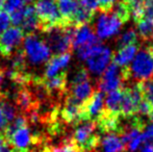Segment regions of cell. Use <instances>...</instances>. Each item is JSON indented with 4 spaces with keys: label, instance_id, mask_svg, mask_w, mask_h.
I'll list each match as a JSON object with an SVG mask.
<instances>
[{
    "label": "cell",
    "instance_id": "obj_37",
    "mask_svg": "<svg viewBox=\"0 0 153 152\" xmlns=\"http://www.w3.org/2000/svg\"><path fill=\"white\" fill-rule=\"evenodd\" d=\"M143 18L153 20V0H147V1H146Z\"/></svg>",
    "mask_w": 153,
    "mask_h": 152
},
{
    "label": "cell",
    "instance_id": "obj_43",
    "mask_svg": "<svg viewBox=\"0 0 153 152\" xmlns=\"http://www.w3.org/2000/svg\"><path fill=\"white\" fill-rule=\"evenodd\" d=\"M3 1L4 0H0V10L3 8Z\"/></svg>",
    "mask_w": 153,
    "mask_h": 152
},
{
    "label": "cell",
    "instance_id": "obj_45",
    "mask_svg": "<svg viewBox=\"0 0 153 152\" xmlns=\"http://www.w3.org/2000/svg\"><path fill=\"white\" fill-rule=\"evenodd\" d=\"M146 1H147V0H146Z\"/></svg>",
    "mask_w": 153,
    "mask_h": 152
},
{
    "label": "cell",
    "instance_id": "obj_34",
    "mask_svg": "<svg viewBox=\"0 0 153 152\" xmlns=\"http://www.w3.org/2000/svg\"><path fill=\"white\" fill-rule=\"evenodd\" d=\"M0 152H17L10 141L5 138L3 131H0Z\"/></svg>",
    "mask_w": 153,
    "mask_h": 152
},
{
    "label": "cell",
    "instance_id": "obj_9",
    "mask_svg": "<svg viewBox=\"0 0 153 152\" xmlns=\"http://www.w3.org/2000/svg\"><path fill=\"white\" fill-rule=\"evenodd\" d=\"M111 52L107 47L102 44L95 47L90 56L85 61L88 63L89 70L94 74H102L108 67V63L111 59Z\"/></svg>",
    "mask_w": 153,
    "mask_h": 152
},
{
    "label": "cell",
    "instance_id": "obj_33",
    "mask_svg": "<svg viewBox=\"0 0 153 152\" xmlns=\"http://www.w3.org/2000/svg\"><path fill=\"white\" fill-rule=\"evenodd\" d=\"M118 1H120V0H98V8L101 10V13H109L113 10L114 6L116 5Z\"/></svg>",
    "mask_w": 153,
    "mask_h": 152
},
{
    "label": "cell",
    "instance_id": "obj_17",
    "mask_svg": "<svg viewBox=\"0 0 153 152\" xmlns=\"http://www.w3.org/2000/svg\"><path fill=\"white\" fill-rule=\"evenodd\" d=\"M57 7L64 21V27H74L73 19L80 3L77 0H56Z\"/></svg>",
    "mask_w": 153,
    "mask_h": 152
},
{
    "label": "cell",
    "instance_id": "obj_5",
    "mask_svg": "<svg viewBox=\"0 0 153 152\" xmlns=\"http://www.w3.org/2000/svg\"><path fill=\"white\" fill-rule=\"evenodd\" d=\"M23 51L25 53L26 59H28L34 65L49 61L51 56V50L47 43L43 40H40L33 33L26 36L24 40Z\"/></svg>",
    "mask_w": 153,
    "mask_h": 152
},
{
    "label": "cell",
    "instance_id": "obj_44",
    "mask_svg": "<svg viewBox=\"0 0 153 152\" xmlns=\"http://www.w3.org/2000/svg\"><path fill=\"white\" fill-rule=\"evenodd\" d=\"M25 2H27V3H32V2H36V0H24Z\"/></svg>",
    "mask_w": 153,
    "mask_h": 152
},
{
    "label": "cell",
    "instance_id": "obj_40",
    "mask_svg": "<svg viewBox=\"0 0 153 152\" xmlns=\"http://www.w3.org/2000/svg\"><path fill=\"white\" fill-rule=\"evenodd\" d=\"M140 152H153V144H149V143L143 144V147Z\"/></svg>",
    "mask_w": 153,
    "mask_h": 152
},
{
    "label": "cell",
    "instance_id": "obj_16",
    "mask_svg": "<svg viewBox=\"0 0 153 152\" xmlns=\"http://www.w3.org/2000/svg\"><path fill=\"white\" fill-rule=\"evenodd\" d=\"M71 59V53H62V54H56L50 57L45 68L44 78H51L56 76L57 74L65 71V68L69 64Z\"/></svg>",
    "mask_w": 153,
    "mask_h": 152
},
{
    "label": "cell",
    "instance_id": "obj_41",
    "mask_svg": "<svg viewBox=\"0 0 153 152\" xmlns=\"http://www.w3.org/2000/svg\"><path fill=\"white\" fill-rule=\"evenodd\" d=\"M147 48V50L149 51L150 53H151V55L153 56V39L151 41H150V43H149V45H148V47H146Z\"/></svg>",
    "mask_w": 153,
    "mask_h": 152
},
{
    "label": "cell",
    "instance_id": "obj_10",
    "mask_svg": "<svg viewBox=\"0 0 153 152\" xmlns=\"http://www.w3.org/2000/svg\"><path fill=\"white\" fill-rule=\"evenodd\" d=\"M98 89L81 105L82 121H96L104 110V96Z\"/></svg>",
    "mask_w": 153,
    "mask_h": 152
},
{
    "label": "cell",
    "instance_id": "obj_27",
    "mask_svg": "<svg viewBox=\"0 0 153 152\" xmlns=\"http://www.w3.org/2000/svg\"><path fill=\"white\" fill-rule=\"evenodd\" d=\"M140 90L143 95V99L147 100L150 104L153 106V77L151 78L145 79L137 82Z\"/></svg>",
    "mask_w": 153,
    "mask_h": 152
},
{
    "label": "cell",
    "instance_id": "obj_12",
    "mask_svg": "<svg viewBox=\"0 0 153 152\" xmlns=\"http://www.w3.org/2000/svg\"><path fill=\"white\" fill-rule=\"evenodd\" d=\"M81 105L68 95L65 97V102L61 110V117L64 123L69 125H77L82 122V114H81Z\"/></svg>",
    "mask_w": 153,
    "mask_h": 152
},
{
    "label": "cell",
    "instance_id": "obj_14",
    "mask_svg": "<svg viewBox=\"0 0 153 152\" xmlns=\"http://www.w3.org/2000/svg\"><path fill=\"white\" fill-rule=\"evenodd\" d=\"M3 10L10 17V21L14 26H20L26 10L24 0H4Z\"/></svg>",
    "mask_w": 153,
    "mask_h": 152
},
{
    "label": "cell",
    "instance_id": "obj_21",
    "mask_svg": "<svg viewBox=\"0 0 153 152\" xmlns=\"http://www.w3.org/2000/svg\"><path fill=\"white\" fill-rule=\"evenodd\" d=\"M20 27L23 29L25 36L32 35L36 30L39 29V19L36 16V8L33 5H27L26 10L23 21L21 23Z\"/></svg>",
    "mask_w": 153,
    "mask_h": 152
},
{
    "label": "cell",
    "instance_id": "obj_23",
    "mask_svg": "<svg viewBox=\"0 0 153 152\" xmlns=\"http://www.w3.org/2000/svg\"><path fill=\"white\" fill-rule=\"evenodd\" d=\"M95 17V12L88 10L83 6H79L78 10L75 14L74 19H73V26L78 27L81 25H88L89 23L93 22V19Z\"/></svg>",
    "mask_w": 153,
    "mask_h": 152
},
{
    "label": "cell",
    "instance_id": "obj_28",
    "mask_svg": "<svg viewBox=\"0 0 153 152\" xmlns=\"http://www.w3.org/2000/svg\"><path fill=\"white\" fill-rule=\"evenodd\" d=\"M111 12L122 21L123 23L127 22V21L130 19V10H129L128 5L126 4V2L124 0H120L116 3V5L114 6L113 10Z\"/></svg>",
    "mask_w": 153,
    "mask_h": 152
},
{
    "label": "cell",
    "instance_id": "obj_11",
    "mask_svg": "<svg viewBox=\"0 0 153 152\" xmlns=\"http://www.w3.org/2000/svg\"><path fill=\"white\" fill-rule=\"evenodd\" d=\"M41 136L31 134L28 126L18 129L7 139L17 152H29L30 145L40 141Z\"/></svg>",
    "mask_w": 153,
    "mask_h": 152
},
{
    "label": "cell",
    "instance_id": "obj_39",
    "mask_svg": "<svg viewBox=\"0 0 153 152\" xmlns=\"http://www.w3.org/2000/svg\"><path fill=\"white\" fill-rule=\"evenodd\" d=\"M4 77H5V69H4V68H0V90H1V85H2V83H3ZM5 96H7V95H6L5 93H2V92L0 91V99L5 97Z\"/></svg>",
    "mask_w": 153,
    "mask_h": 152
},
{
    "label": "cell",
    "instance_id": "obj_32",
    "mask_svg": "<svg viewBox=\"0 0 153 152\" xmlns=\"http://www.w3.org/2000/svg\"><path fill=\"white\" fill-rule=\"evenodd\" d=\"M10 23L12 21L10 15L4 10H0V35H2L8 28Z\"/></svg>",
    "mask_w": 153,
    "mask_h": 152
},
{
    "label": "cell",
    "instance_id": "obj_1",
    "mask_svg": "<svg viewBox=\"0 0 153 152\" xmlns=\"http://www.w3.org/2000/svg\"><path fill=\"white\" fill-rule=\"evenodd\" d=\"M96 130V121H82L74 126L71 140L80 152H96L101 141Z\"/></svg>",
    "mask_w": 153,
    "mask_h": 152
},
{
    "label": "cell",
    "instance_id": "obj_20",
    "mask_svg": "<svg viewBox=\"0 0 153 152\" xmlns=\"http://www.w3.org/2000/svg\"><path fill=\"white\" fill-rule=\"evenodd\" d=\"M99 147L102 152H125L127 150L121 136L116 133H108L100 141Z\"/></svg>",
    "mask_w": 153,
    "mask_h": 152
},
{
    "label": "cell",
    "instance_id": "obj_3",
    "mask_svg": "<svg viewBox=\"0 0 153 152\" xmlns=\"http://www.w3.org/2000/svg\"><path fill=\"white\" fill-rule=\"evenodd\" d=\"M33 6L39 19V30L48 33L56 27H64L56 0H36Z\"/></svg>",
    "mask_w": 153,
    "mask_h": 152
},
{
    "label": "cell",
    "instance_id": "obj_31",
    "mask_svg": "<svg viewBox=\"0 0 153 152\" xmlns=\"http://www.w3.org/2000/svg\"><path fill=\"white\" fill-rule=\"evenodd\" d=\"M152 110H153L152 104H150L147 100L143 99L141 102H140L139 106H137V115L142 116V117H144V116H148L150 113L152 112Z\"/></svg>",
    "mask_w": 153,
    "mask_h": 152
},
{
    "label": "cell",
    "instance_id": "obj_24",
    "mask_svg": "<svg viewBox=\"0 0 153 152\" xmlns=\"http://www.w3.org/2000/svg\"><path fill=\"white\" fill-rule=\"evenodd\" d=\"M139 35L144 41H151L153 39V20L142 18L137 22Z\"/></svg>",
    "mask_w": 153,
    "mask_h": 152
},
{
    "label": "cell",
    "instance_id": "obj_29",
    "mask_svg": "<svg viewBox=\"0 0 153 152\" xmlns=\"http://www.w3.org/2000/svg\"><path fill=\"white\" fill-rule=\"evenodd\" d=\"M135 43H139L137 42V35L134 31V29L130 28L127 31H125L121 37L118 39V42H117L118 49L124 48V47L135 44Z\"/></svg>",
    "mask_w": 153,
    "mask_h": 152
},
{
    "label": "cell",
    "instance_id": "obj_6",
    "mask_svg": "<svg viewBox=\"0 0 153 152\" xmlns=\"http://www.w3.org/2000/svg\"><path fill=\"white\" fill-rule=\"evenodd\" d=\"M25 33L20 26H12L0 35V55L4 57L12 56L21 45Z\"/></svg>",
    "mask_w": 153,
    "mask_h": 152
},
{
    "label": "cell",
    "instance_id": "obj_42",
    "mask_svg": "<svg viewBox=\"0 0 153 152\" xmlns=\"http://www.w3.org/2000/svg\"><path fill=\"white\" fill-rule=\"evenodd\" d=\"M148 118H149V121L152 122V124H153V110H152V112L148 115Z\"/></svg>",
    "mask_w": 153,
    "mask_h": 152
},
{
    "label": "cell",
    "instance_id": "obj_22",
    "mask_svg": "<svg viewBox=\"0 0 153 152\" xmlns=\"http://www.w3.org/2000/svg\"><path fill=\"white\" fill-rule=\"evenodd\" d=\"M93 33H94L89 25H81V26L75 27L74 33H73V48L77 49L85 44Z\"/></svg>",
    "mask_w": 153,
    "mask_h": 152
},
{
    "label": "cell",
    "instance_id": "obj_38",
    "mask_svg": "<svg viewBox=\"0 0 153 152\" xmlns=\"http://www.w3.org/2000/svg\"><path fill=\"white\" fill-rule=\"evenodd\" d=\"M7 126V121H6L5 117L3 115V110H2L1 104H0V129H5V127Z\"/></svg>",
    "mask_w": 153,
    "mask_h": 152
},
{
    "label": "cell",
    "instance_id": "obj_19",
    "mask_svg": "<svg viewBox=\"0 0 153 152\" xmlns=\"http://www.w3.org/2000/svg\"><path fill=\"white\" fill-rule=\"evenodd\" d=\"M123 99V87L107 93L104 101V110L108 114L121 117V105Z\"/></svg>",
    "mask_w": 153,
    "mask_h": 152
},
{
    "label": "cell",
    "instance_id": "obj_30",
    "mask_svg": "<svg viewBox=\"0 0 153 152\" xmlns=\"http://www.w3.org/2000/svg\"><path fill=\"white\" fill-rule=\"evenodd\" d=\"M87 80H90L89 72H88L87 69H85V68H80V69L77 70V71L75 72L74 75H73L72 79H71L70 85L82 82V81H87Z\"/></svg>",
    "mask_w": 153,
    "mask_h": 152
},
{
    "label": "cell",
    "instance_id": "obj_18",
    "mask_svg": "<svg viewBox=\"0 0 153 152\" xmlns=\"http://www.w3.org/2000/svg\"><path fill=\"white\" fill-rule=\"evenodd\" d=\"M139 47H140V43H135V44L129 45V46H126L124 48L118 49L115 52V54L113 55V57H111L113 63L121 68L129 66V63L137 55Z\"/></svg>",
    "mask_w": 153,
    "mask_h": 152
},
{
    "label": "cell",
    "instance_id": "obj_36",
    "mask_svg": "<svg viewBox=\"0 0 153 152\" xmlns=\"http://www.w3.org/2000/svg\"><path fill=\"white\" fill-rule=\"evenodd\" d=\"M79 3L81 6L92 10V12H96V10L99 7L98 0H79Z\"/></svg>",
    "mask_w": 153,
    "mask_h": 152
},
{
    "label": "cell",
    "instance_id": "obj_7",
    "mask_svg": "<svg viewBox=\"0 0 153 152\" xmlns=\"http://www.w3.org/2000/svg\"><path fill=\"white\" fill-rule=\"evenodd\" d=\"M123 85L124 82L122 79V68L113 63L102 73L97 83V89L102 93H109L120 89Z\"/></svg>",
    "mask_w": 153,
    "mask_h": 152
},
{
    "label": "cell",
    "instance_id": "obj_2",
    "mask_svg": "<svg viewBox=\"0 0 153 152\" xmlns=\"http://www.w3.org/2000/svg\"><path fill=\"white\" fill-rule=\"evenodd\" d=\"M151 77H153V56L147 48L137 53L130 66L122 68L123 82L131 79L142 81Z\"/></svg>",
    "mask_w": 153,
    "mask_h": 152
},
{
    "label": "cell",
    "instance_id": "obj_35",
    "mask_svg": "<svg viewBox=\"0 0 153 152\" xmlns=\"http://www.w3.org/2000/svg\"><path fill=\"white\" fill-rule=\"evenodd\" d=\"M142 138H143V144L146 143L153 144V124L146 126L144 131L142 132Z\"/></svg>",
    "mask_w": 153,
    "mask_h": 152
},
{
    "label": "cell",
    "instance_id": "obj_15",
    "mask_svg": "<svg viewBox=\"0 0 153 152\" xmlns=\"http://www.w3.org/2000/svg\"><path fill=\"white\" fill-rule=\"evenodd\" d=\"M94 92L95 89L90 83V80H87L82 81V82L70 85V87H68L67 95L70 98H72L73 100H75L76 102L82 104L83 102L87 101L91 97Z\"/></svg>",
    "mask_w": 153,
    "mask_h": 152
},
{
    "label": "cell",
    "instance_id": "obj_26",
    "mask_svg": "<svg viewBox=\"0 0 153 152\" xmlns=\"http://www.w3.org/2000/svg\"><path fill=\"white\" fill-rule=\"evenodd\" d=\"M42 152H80L78 150L74 143L72 142L71 138H68L57 146L45 147Z\"/></svg>",
    "mask_w": 153,
    "mask_h": 152
},
{
    "label": "cell",
    "instance_id": "obj_25",
    "mask_svg": "<svg viewBox=\"0 0 153 152\" xmlns=\"http://www.w3.org/2000/svg\"><path fill=\"white\" fill-rule=\"evenodd\" d=\"M124 1L128 5L130 14L133 17V20L135 21V23L139 20H141L144 15L146 0H124Z\"/></svg>",
    "mask_w": 153,
    "mask_h": 152
},
{
    "label": "cell",
    "instance_id": "obj_4",
    "mask_svg": "<svg viewBox=\"0 0 153 152\" xmlns=\"http://www.w3.org/2000/svg\"><path fill=\"white\" fill-rule=\"evenodd\" d=\"M74 29L75 27H56L47 33L46 43L54 55L72 52Z\"/></svg>",
    "mask_w": 153,
    "mask_h": 152
},
{
    "label": "cell",
    "instance_id": "obj_13",
    "mask_svg": "<svg viewBox=\"0 0 153 152\" xmlns=\"http://www.w3.org/2000/svg\"><path fill=\"white\" fill-rule=\"evenodd\" d=\"M15 104L21 114L26 115L39 105V102L36 101L31 89H28L27 85H24L17 91L15 96Z\"/></svg>",
    "mask_w": 153,
    "mask_h": 152
},
{
    "label": "cell",
    "instance_id": "obj_8",
    "mask_svg": "<svg viewBox=\"0 0 153 152\" xmlns=\"http://www.w3.org/2000/svg\"><path fill=\"white\" fill-rule=\"evenodd\" d=\"M124 24L113 12L101 13L96 21V35L100 39H106L116 35Z\"/></svg>",
    "mask_w": 153,
    "mask_h": 152
}]
</instances>
